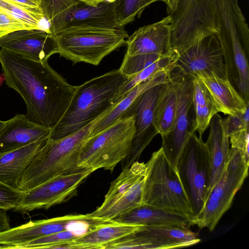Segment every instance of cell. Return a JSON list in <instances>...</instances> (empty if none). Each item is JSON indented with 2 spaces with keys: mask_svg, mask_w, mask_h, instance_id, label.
I'll return each instance as SVG.
<instances>
[{
  "mask_svg": "<svg viewBox=\"0 0 249 249\" xmlns=\"http://www.w3.org/2000/svg\"><path fill=\"white\" fill-rule=\"evenodd\" d=\"M0 64L6 85L22 98L25 117L53 129L66 111L76 86L66 80L47 62H39L1 48Z\"/></svg>",
  "mask_w": 249,
  "mask_h": 249,
  "instance_id": "1",
  "label": "cell"
},
{
  "mask_svg": "<svg viewBox=\"0 0 249 249\" xmlns=\"http://www.w3.org/2000/svg\"><path fill=\"white\" fill-rule=\"evenodd\" d=\"M127 79L118 69L76 86L66 111L51 130L49 139L70 135L106 114L115 106L114 99Z\"/></svg>",
  "mask_w": 249,
  "mask_h": 249,
  "instance_id": "2",
  "label": "cell"
},
{
  "mask_svg": "<svg viewBox=\"0 0 249 249\" xmlns=\"http://www.w3.org/2000/svg\"><path fill=\"white\" fill-rule=\"evenodd\" d=\"M101 117L70 135L49 139L23 172L19 190L26 191L53 178L88 169L79 165V155Z\"/></svg>",
  "mask_w": 249,
  "mask_h": 249,
  "instance_id": "3",
  "label": "cell"
},
{
  "mask_svg": "<svg viewBox=\"0 0 249 249\" xmlns=\"http://www.w3.org/2000/svg\"><path fill=\"white\" fill-rule=\"evenodd\" d=\"M146 164L141 204L184 214L192 219L193 211L177 167L162 147L152 153Z\"/></svg>",
  "mask_w": 249,
  "mask_h": 249,
  "instance_id": "4",
  "label": "cell"
},
{
  "mask_svg": "<svg viewBox=\"0 0 249 249\" xmlns=\"http://www.w3.org/2000/svg\"><path fill=\"white\" fill-rule=\"evenodd\" d=\"M60 56L74 64L84 62L97 66L113 51L125 44L128 37L124 28H72L55 35Z\"/></svg>",
  "mask_w": 249,
  "mask_h": 249,
  "instance_id": "5",
  "label": "cell"
},
{
  "mask_svg": "<svg viewBox=\"0 0 249 249\" xmlns=\"http://www.w3.org/2000/svg\"><path fill=\"white\" fill-rule=\"evenodd\" d=\"M135 133L133 116L121 118L84 144L79 165L93 171L103 168L113 171L129 155Z\"/></svg>",
  "mask_w": 249,
  "mask_h": 249,
  "instance_id": "6",
  "label": "cell"
},
{
  "mask_svg": "<svg viewBox=\"0 0 249 249\" xmlns=\"http://www.w3.org/2000/svg\"><path fill=\"white\" fill-rule=\"evenodd\" d=\"M171 18V43L179 53L203 38L219 32L212 0H178Z\"/></svg>",
  "mask_w": 249,
  "mask_h": 249,
  "instance_id": "7",
  "label": "cell"
},
{
  "mask_svg": "<svg viewBox=\"0 0 249 249\" xmlns=\"http://www.w3.org/2000/svg\"><path fill=\"white\" fill-rule=\"evenodd\" d=\"M249 166L239 150L230 149L224 172L208 195L200 212L192 218L193 225L210 231L215 229L247 177Z\"/></svg>",
  "mask_w": 249,
  "mask_h": 249,
  "instance_id": "8",
  "label": "cell"
},
{
  "mask_svg": "<svg viewBox=\"0 0 249 249\" xmlns=\"http://www.w3.org/2000/svg\"><path fill=\"white\" fill-rule=\"evenodd\" d=\"M177 167L191 204L193 217L200 212L204 205L212 171L211 159L207 147L196 132L189 137Z\"/></svg>",
  "mask_w": 249,
  "mask_h": 249,
  "instance_id": "9",
  "label": "cell"
},
{
  "mask_svg": "<svg viewBox=\"0 0 249 249\" xmlns=\"http://www.w3.org/2000/svg\"><path fill=\"white\" fill-rule=\"evenodd\" d=\"M146 164L138 161L122 170L110 184L100 206L90 214L96 218L111 220L142 203Z\"/></svg>",
  "mask_w": 249,
  "mask_h": 249,
  "instance_id": "10",
  "label": "cell"
},
{
  "mask_svg": "<svg viewBox=\"0 0 249 249\" xmlns=\"http://www.w3.org/2000/svg\"><path fill=\"white\" fill-rule=\"evenodd\" d=\"M193 88V77L182 73L173 126L168 133L161 136V147L169 160L176 166L189 137L196 132Z\"/></svg>",
  "mask_w": 249,
  "mask_h": 249,
  "instance_id": "11",
  "label": "cell"
},
{
  "mask_svg": "<svg viewBox=\"0 0 249 249\" xmlns=\"http://www.w3.org/2000/svg\"><path fill=\"white\" fill-rule=\"evenodd\" d=\"M94 172L88 169L50 179L24 192L21 200L13 211L22 214L38 209H48L71 197L78 186Z\"/></svg>",
  "mask_w": 249,
  "mask_h": 249,
  "instance_id": "12",
  "label": "cell"
},
{
  "mask_svg": "<svg viewBox=\"0 0 249 249\" xmlns=\"http://www.w3.org/2000/svg\"><path fill=\"white\" fill-rule=\"evenodd\" d=\"M162 84L155 86L139 95L121 118L133 116L135 133L129 155L121 162L122 170L138 161L142 152L159 132L155 124V108Z\"/></svg>",
  "mask_w": 249,
  "mask_h": 249,
  "instance_id": "13",
  "label": "cell"
},
{
  "mask_svg": "<svg viewBox=\"0 0 249 249\" xmlns=\"http://www.w3.org/2000/svg\"><path fill=\"white\" fill-rule=\"evenodd\" d=\"M49 23V30L54 35L72 28H120L115 2L104 1L96 6L80 1L53 18Z\"/></svg>",
  "mask_w": 249,
  "mask_h": 249,
  "instance_id": "14",
  "label": "cell"
},
{
  "mask_svg": "<svg viewBox=\"0 0 249 249\" xmlns=\"http://www.w3.org/2000/svg\"><path fill=\"white\" fill-rule=\"evenodd\" d=\"M97 219L88 213L31 220L20 226L0 231V249H18L20 246L35 239L70 230L68 226L71 227L81 221H94Z\"/></svg>",
  "mask_w": 249,
  "mask_h": 249,
  "instance_id": "15",
  "label": "cell"
},
{
  "mask_svg": "<svg viewBox=\"0 0 249 249\" xmlns=\"http://www.w3.org/2000/svg\"><path fill=\"white\" fill-rule=\"evenodd\" d=\"M175 66L186 75L192 76L203 71L228 79L223 50L216 34L203 38L180 53Z\"/></svg>",
  "mask_w": 249,
  "mask_h": 249,
  "instance_id": "16",
  "label": "cell"
},
{
  "mask_svg": "<svg viewBox=\"0 0 249 249\" xmlns=\"http://www.w3.org/2000/svg\"><path fill=\"white\" fill-rule=\"evenodd\" d=\"M0 47L42 62L48 61L58 51L55 35L43 29H25L8 33L0 37Z\"/></svg>",
  "mask_w": 249,
  "mask_h": 249,
  "instance_id": "17",
  "label": "cell"
},
{
  "mask_svg": "<svg viewBox=\"0 0 249 249\" xmlns=\"http://www.w3.org/2000/svg\"><path fill=\"white\" fill-rule=\"evenodd\" d=\"M171 18L169 15L160 20L139 28L126 38L125 54L156 53L166 54L171 47Z\"/></svg>",
  "mask_w": 249,
  "mask_h": 249,
  "instance_id": "18",
  "label": "cell"
},
{
  "mask_svg": "<svg viewBox=\"0 0 249 249\" xmlns=\"http://www.w3.org/2000/svg\"><path fill=\"white\" fill-rule=\"evenodd\" d=\"M135 234L142 240L144 249L184 248L200 241L198 234L190 229L175 226H143Z\"/></svg>",
  "mask_w": 249,
  "mask_h": 249,
  "instance_id": "19",
  "label": "cell"
},
{
  "mask_svg": "<svg viewBox=\"0 0 249 249\" xmlns=\"http://www.w3.org/2000/svg\"><path fill=\"white\" fill-rule=\"evenodd\" d=\"M51 130L18 114L6 121L0 133V153L16 150L38 140L49 139Z\"/></svg>",
  "mask_w": 249,
  "mask_h": 249,
  "instance_id": "20",
  "label": "cell"
},
{
  "mask_svg": "<svg viewBox=\"0 0 249 249\" xmlns=\"http://www.w3.org/2000/svg\"><path fill=\"white\" fill-rule=\"evenodd\" d=\"M196 76L206 87L219 111L225 115L244 113L249 107L228 79L222 78L213 72L197 71Z\"/></svg>",
  "mask_w": 249,
  "mask_h": 249,
  "instance_id": "21",
  "label": "cell"
},
{
  "mask_svg": "<svg viewBox=\"0 0 249 249\" xmlns=\"http://www.w3.org/2000/svg\"><path fill=\"white\" fill-rule=\"evenodd\" d=\"M111 220L123 224L143 226L170 225L190 229L189 216L152 205L141 204Z\"/></svg>",
  "mask_w": 249,
  "mask_h": 249,
  "instance_id": "22",
  "label": "cell"
},
{
  "mask_svg": "<svg viewBox=\"0 0 249 249\" xmlns=\"http://www.w3.org/2000/svg\"><path fill=\"white\" fill-rule=\"evenodd\" d=\"M209 126L210 130L205 144L211 157L212 171L207 196L224 172L230 151L225 119L216 113L211 119Z\"/></svg>",
  "mask_w": 249,
  "mask_h": 249,
  "instance_id": "23",
  "label": "cell"
},
{
  "mask_svg": "<svg viewBox=\"0 0 249 249\" xmlns=\"http://www.w3.org/2000/svg\"><path fill=\"white\" fill-rule=\"evenodd\" d=\"M49 139L38 140L13 151L0 153V182L20 190L23 172Z\"/></svg>",
  "mask_w": 249,
  "mask_h": 249,
  "instance_id": "24",
  "label": "cell"
},
{
  "mask_svg": "<svg viewBox=\"0 0 249 249\" xmlns=\"http://www.w3.org/2000/svg\"><path fill=\"white\" fill-rule=\"evenodd\" d=\"M143 225L112 220L97 225L69 243V249H104L110 244L139 231Z\"/></svg>",
  "mask_w": 249,
  "mask_h": 249,
  "instance_id": "25",
  "label": "cell"
},
{
  "mask_svg": "<svg viewBox=\"0 0 249 249\" xmlns=\"http://www.w3.org/2000/svg\"><path fill=\"white\" fill-rule=\"evenodd\" d=\"M182 72L176 67L171 71V79L163 84L156 103L155 124L161 136L173 128L175 120L178 90Z\"/></svg>",
  "mask_w": 249,
  "mask_h": 249,
  "instance_id": "26",
  "label": "cell"
},
{
  "mask_svg": "<svg viewBox=\"0 0 249 249\" xmlns=\"http://www.w3.org/2000/svg\"><path fill=\"white\" fill-rule=\"evenodd\" d=\"M172 70L160 72L137 85L112 108L96 122L90 134L92 136L120 119L134 101L149 89L169 81Z\"/></svg>",
  "mask_w": 249,
  "mask_h": 249,
  "instance_id": "27",
  "label": "cell"
},
{
  "mask_svg": "<svg viewBox=\"0 0 249 249\" xmlns=\"http://www.w3.org/2000/svg\"><path fill=\"white\" fill-rule=\"evenodd\" d=\"M180 53L173 49L169 53L161 58L148 67L128 78L114 99L115 105L135 86L155 75L174 68Z\"/></svg>",
  "mask_w": 249,
  "mask_h": 249,
  "instance_id": "28",
  "label": "cell"
},
{
  "mask_svg": "<svg viewBox=\"0 0 249 249\" xmlns=\"http://www.w3.org/2000/svg\"><path fill=\"white\" fill-rule=\"evenodd\" d=\"M164 0H116L115 7L120 28L139 18L144 10L153 2Z\"/></svg>",
  "mask_w": 249,
  "mask_h": 249,
  "instance_id": "29",
  "label": "cell"
},
{
  "mask_svg": "<svg viewBox=\"0 0 249 249\" xmlns=\"http://www.w3.org/2000/svg\"><path fill=\"white\" fill-rule=\"evenodd\" d=\"M0 8L21 19L32 29H43L41 23L46 19L42 12L28 9L9 0H0Z\"/></svg>",
  "mask_w": 249,
  "mask_h": 249,
  "instance_id": "30",
  "label": "cell"
},
{
  "mask_svg": "<svg viewBox=\"0 0 249 249\" xmlns=\"http://www.w3.org/2000/svg\"><path fill=\"white\" fill-rule=\"evenodd\" d=\"M79 236L81 235L76 231L66 230L35 239L18 249H58L59 246L69 243Z\"/></svg>",
  "mask_w": 249,
  "mask_h": 249,
  "instance_id": "31",
  "label": "cell"
},
{
  "mask_svg": "<svg viewBox=\"0 0 249 249\" xmlns=\"http://www.w3.org/2000/svg\"><path fill=\"white\" fill-rule=\"evenodd\" d=\"M167 54L148 53L128 55L125 54L122 65L119 70L123 74L129 78Z\"/></svg>",
  "mask_w": 249,
  "mask_h": 249,
  "instance_id": "32",
  "label": "cell"
},
{
  "mask_svg": "<svg viewBox=\"0 0 249 249\" xmlns=\"http://www.w3.org/2000/svg\"><path fill=\"white\" fill-rule=\"evenodd\" d=\"M40 7L46 20L49 22L79 0H40Z\"/></svg>",
  "mask_w": 249,
  "mask_h": 249,
  "instance_id": "33",
  "label": "cell"
},
{
  "mask_svg": "<svg viewBox=\"0 0 249 249\" xmlns=\"http://www.w3.org/2000/svg\"><path fill=\"white\" fill-rule=\"evenodd\" d=\"M24 191L14 189L0 182V209L13 210L21 200Z\"/></svg>",
  "mask_w": 249,
  "mask_h": 249,
  "instance_id": "34",
  "label": "cell"
},
{
  "mask_svg": "<svg viewBox=\"0 0 249 249\" xmlns=\"http://www.w3.org/2000/svg\"><path fill=\"white\" fill-rule=\"evenodd\" d=\"M32 29L21 19L0 8V31L7 34Z\"/></svg>",
  "mask_w": 249,
  "mask_h": 249,
  "instance_id": "35",
  "label": "cell"
},
{
  "mask_svg": "<svg viewBox=\"0 0 249 249\" xmlns=\"http://www.w3.org/2000/svg\"><path fill=\"white\" fill-rule=\"evenodd\" d=\"M229 137L231 148L239 150L249 164V129L233 133Z\"/></svg>",
  "mask_w": 249,
  "mask_h": 249,
  "instance_id": "36",
  "label": "cell"
},
{
  "mask_svg": "<svg viewBox=\"0 0 249 249\" xmlns=\"http://www.w3.org/2000/svg\"><path fill=\"white\" fill-rule=\"evenodd\" d=\"M225 119L227 125L229 136L233 133L249 129V107L244 113L228 115L227 118Z\"/></svg>",
  "mask_w": 249,
  "mask_h": 249,
  "instance_id": "37",
  "label": "cell"
},
{
  "mask_svg": "<svg viewBox=\"0 0 249 249\" xmlns=\"http://www.w3.org/2000/svg\"><path fill=\"white\" fill-rule=\"evenodd\" d=\"M28 9L42 12L40 0H9Z\"/></svg>",
  "mask_w": 249,
  "mask_h": 249,
  "instance_id": "38",
  "label": "cell"
},
{
  "mask_svg": "<svg viewBox=\"0 0 249 249\" xmlns=\"http://www.w3.org/2000/svg\"><path fill=\"white\" fill-rule=\"evenodd\" d=\"M6 210L0 209V231L10 228L9 218Z\"/></svg>",
  "mask_w": 249,
  "mask_h": 249,
  "instance_id": "39",
  "label": "cell"
},
{
  "mask_svg": "<svg viewBox=\"0 0 249 249\" xmlns=\"http://www.w3.org/2000/svg\"><path fill=\"white\" fill-rule=\"evenodd\" d=\"M164 2L167 5V11L168 15H169L175 10L178 0H164Z\"/></svg>",
  "mask_w": 249,
  "mask_h": 249,
  "instance_id": "40",
  "label": "cell"
},
{
  "mask_svg": "<svg viewBox=\"0 0 249 249\" xmlns=\"http://www.w3.org/2000/svg\"><path fill=\"white\" fill-rule=\"evenodd\" d=\"M80 1H82L86 4L96 6L98 5V4L103 1V0H79Z\"/></svg>",
  "mask_w": 249,
  "mask_h": 249,
  "instance_id": "41",
  "label": "cell"
},
{
  "mask_svg": "<svg viewBox=\"0 0 249 249\" xmlns=\"http://www.w3.org/2000/svg\"><path fill=\"white\" fill-rule=\"evenodd\" d=\"M6 124V121H3L0 120V133L3 130Z\"/></svg>",
  "mask_w": 249,
  "mask_h": 249,
  "instance_id": "42",
  "label": "cell"
},
{
  "mask_svg": "<svg viewBox=\"0 0 249 249\" xmlns=\"http://www.w3.org/2000/svg\"><path fill=\"white\" fill-rule=\"evenodd\" d=\"M116 0H103L104 1L108 2H115Z\"/></svg>",
  "mask_w": 249,
  "mask_h": 249,
  "instance_id": "43",
  "label": "cell"
},
{
  "mask_svg": "<svg viewBox=\"0 0 249 249\" xmlns=\"http://www.w3.org/2000/svg\"><path fill=\"white\" fill-rule=\"evenodd\" d=\"M6 34H7L5 32L0 31V36H1L5 35Z\"/></svg>",
  "mask_w": 249,
  "mask_h": 249,
  "instance_id": "44",
  "label": "cell"
},
{
  "mask_svg": "<svg viewBox=\"0 0 249 249\" xmlns=\"http://www.w3.org/2000/svg\"><path fill=\"white\" fill-rule=\"evenodd\" d=\"M1 36H0V37H1Z\"/></svg>",
  "mask_w": 249,
  "mask_h": 249,
  "instance_id": "45",
  "label": "cell"
}]
</instances>
